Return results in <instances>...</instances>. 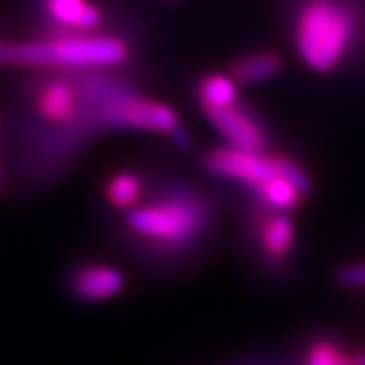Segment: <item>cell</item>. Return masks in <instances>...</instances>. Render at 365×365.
<instances>
[{
  "instance_id": "obj_18",
  "label": "cell",
  "mask_w": 365,
  "mask_h": 365,
  "mask_svg": "<svg viewBox=\"0 0 365 365\" xmlns=\"http://www.w3.org/2000/svg\"><path fill=\"white\" fill-rule=\"evenodd\" d=\"M339 365H354V364H352V356H341V360H339Z\"/></svg>"
},
{
  "instance_id": "obj_16",
  "label": "cell",
  "mask_w": 365,
  "mask_h": 365,
  "mask_svg": "<svg viewBox=\"0 0 365 365\" xmlns=\"http://www.w3.org/2000/svg\"><path fill=\"white\" fill-rule=\"evenodd\" d=\"M338 282L345 287H365V264H352L339 269Z\"/></svg>"
},
{
  "instance_id": "obj_6",
  "label": "cell",
  "mask_w": 365,
  "mask_h": 365,
  "mask_svg": "<svg viewBox=\"0 0 365 365\" xmlns=\"http://www.w3.org/2000/svg\"><path fill=\"white\" fill-rule=\"evenodd\" d=\"M206 117L221 132L222 138L227 139L228 145L245 148V150L264 153L267 135H265L262 123L249 110L236 104V106L225 108V110L206 111Z\"/></svg>"
},
{
  "instance_id": "obj_13",
  "label": "cell",
  "mask_w": 365,
  "mask_h": 365,
  "mask_svg": "<svg viewBox=\"0 0 365 365\" xmlns=\"http://www.w3.org/2000/svg\"><path fill=\"white\" fill-rule=\"evenodd\" d=\"M256 195H258L262 202L267 204L269 208L284 213H287L289 210L299 206V202L306 197L293 182L284 178L280 173H278L277 176H273L271 180L265 182L262 187H258V190H256Z\"/></svg>"
},
{
  "instance_id": "obj_9",
  "label": "cell",
  "mask_w": 365,
  "mask_h": 365,
  "mask_svg": "<svg viewBox=\"0 0 365 365\" xmlns=\"http://www.w3.org/2000/svg\"><path fill=\"white\" fill-rule=\"evenodd\" d=\"M45 11L56 24L76 32H93L102 23V14L89 0H43Z\"/></svg>"
},
{
  "instance_id": "obj_12",
  "label": "cell",
  "mask_w": 365,
  "mask_h": 365,
  "mask_svg": "<svg viewBox=\"0 0 365 365\" xmlns=\"http://www.w3.org/2000/svg\"><path fill=\"white\" fill-rule=\"evenodd\" d=\"M295 243V225L284 212H277L262 227V245L271 258L282 259Z\"/></svg>"
},
{
  "instance_id": "obj_20",
  "label": "cell",
  "mask_w": 365,
  "mask_h": 365,
  "mask_svg": "<svg viewBox=\"0 0 365 365\" xmlns=\"http://www.w3.org/2000/svg\"><path fill=\"white\" fill-rule=\"evenodd\" d=\"M0 61H6V46H0Z\"/></svg>"
},
{
  "instance_id": "obj_19",
  "label": "cell",
  "mask_w": 365,
  "mask_h": 365,
  "mask_svg": "<svg viewBox=\"0 0 365 365\" xmlns=\"http://www.w3.org/2000/svg\"><path fill=\"white\" fill-rule=\"evenodd\" d=\"M4 190V171H2V165H0V193Z\"/></svg>"
},
{
  "instance_id": "obj_7",
  "label": "cell",
  "mask_w": 365,
  "mask_h": 365,
  "mask_svg": "<svg viewBox=\"0 0 365 365\" xmlns=\"http://www.w3.org/2000/svg\"><path fill=\"white\" fill-rule=\"evenodd\" d=\"M126 287L125 273L111 265H86L73 277L74 293L83 301H108Z\"/></svg>"
},
{
  "instance_id": "obj_11",
  "label": "cell",
  "mask_w": 365,
  "mask_h": 365,
  "mask_svg": "<svg viewBox=\"0 0 365 365\" xmlns=\"http://www.w3.org/2000/svg\"><path fill=\"white\" fill-rule=\"evenodd\" d=\"M237 86L240 83L232 78L230 74L212 73L208 76H204L199 82V88H197V97H199L204 113L236 106L237 101H240Z\"/></svg>"
},
{
  "instance_id": "obj_2",
  "label": "cell",
  "mask_w": 365,
  "mask_h": 365,
  "mask_svg": "<svg viewBox=\"0 0 365 365\" xmlns=\"http://www.w3.org/2000/svg\"><path fill=\"white\" fill-rule=\"evenodd\" d=\"M354 36V17L334 0H310L297 17L295 46L310 69L330 73L339 65Z\"/></svg>"
},
{
  "instance_id": "obj_15",
  "label": "cell",
  "mask_w": 365,
  "mask_h": 365,
  "mask_svg": "<svg viewBox=\"0 0 365 365\" xmlns=\"http://www.w3.org/2000/svg\"><path fill=\"white\" fill-rule=\"evenodd\" d=\"M341 352L330 341H317L306 352L304 365H339Z\"/></svg>"
},
{
  "instance_id": "obj_17",
  "label": "cell",
  "mask_w": 365,
  "mask_h": 365,
  "mask_svg": "<svg viewBox=\"0 0 365 365\" xmlns=\"http://www.w3.org/2000/svg\"><path fill=\"white\" fill-rule=\"evenodd\" d=\"M352 364L354 365H365V352H356L352 356Z\"/></svg>"
},
{
  "instance_id": "obj_10",
  "label": "cell",
  "mask_w": 365,
  "mask_h": 365,
  "mask_svg": "<svg viewBox=\"0 0 365 365\" xmlns=\"http://www.w3.org/2000/svg\"><path fill=\"white\" fill-rule=\"evenodd\" d=\"M282 69V58L273 51H262L245 56L232 65L230 76L241 86H255L277 76Z\"/></svg>"
},
{
  "instance_id": "obj_3",
  "label": "cell",
  "mask_w": 365,
  "mask_h": 365,
  "mask_svg": "<svg viewBox=\"0 0 365 365\" xmlns=\"http://www.w3.org/2000/svg\"><path fill=\"white\" fill-rule=\"evenodd\" d=\"M126 225L158 245L185 247L204 230L206 208L187 197H171L134 206L126 213Z\"/></svg>"
},
{
  "instance_id": "obj_14",
  "label": "cell",
  "mask_w": 365,
  "mask_h": 365,
  "mask_svg": "<svg viewBox=\"0 0 365 365\" xmlns=\"http://www.w3.org/2000/svg\"><path fill=\"white\" fill-rule=\"evenodd\" d=\"M143 191V184L135 173L123 171L113 175L106 184V199L111 206L120 210H132Z\"/></svg>"
},
{
  "instance_id": "obj_8",
  "label": "cell",
  "mask_w": 365,
  "mask_h": 365,
  "mask_svg": "<svg viewBox=\"0 0 365 365\" xmlns=\"http://www.w3.org/2000/svg\"><path fill=\"white\" fill-rule=\"evenodd\" d=\"M37 111L52 125L71 123L78 111V93L67 80H52L39 91Z\"/></svg>"
},
{
  "instance_id": "obj_1",
  "label": "cell",
  "mask_w": 365,
  "mask_h": 365,
  "mask_svg": "<svg viewBox=\"0 0 365 365\" xmlns=\"http://www.w3.org/2000/svg\"><path fill=\"white\" fill-rule=\"evenodd\" d=\"M128 58L123 39L91 32L61 34L48 41L6 46V61L63 69H106L123 65Z\"/></svg>"
},
{
  "instance_id": "obj_4",
  "label": "cell",
  "mask_w": 365,
  "mask_h": 365,
  "mask_svg": "<svg viewBox=\"0 0 365 365\" xmlns=\"http://www.w3.org/2000/svg\"><path fill=\"white\" fill-rule=\"evenodd\" d=\"M98 119L111 126L163 132L180 147L190 143V135L180 125L176 111L163 102L147 101L128 93L113 95L98 106Z\"/></svg>"
},
{
  "instance_id": "obj_5",
  "label": "cell",
  "mask_w": 365,
  "mask_h": 365,
  "mask_svg": "<svg viewBox=\"0 0 365 365\" xmlns=\"http://www.w3.org/2000/svg\"><path fill=\"white\" fill-rule=\"evenodd\" d=\"M204 165L213 175L241 182L258 190L278 175V158L237 147H219L208 153Z\"/></svg>"
}]
</instances>
